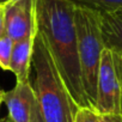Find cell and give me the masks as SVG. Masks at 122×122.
Here are the masks:
<instances>
[{"label":"cell","instance_id":"obj_16","mask_svg":"<svg viewBox=\"0 0 122 122\" xmlns=\"http://www.w3.org/2000/svg\"><path fill=\"white\" fill-rule=\"evenodd\" d=\"M7 116H5V117H0V122H7Z\"/></svg>","mask_w":122,"mask_h":122},{"label":"cell","instance_id":"obj_10","mask_svg":"<svg viewBox=\"0 0 122 122\" xmlns=\"http://www.w3.org/2000/svg\"><path fill=\"white\" fill-rule=\"evenodd\" d=\"M12 47H13V41L6 34H3L0 36V68L4 71H9L10 68Z\"/></svg>","mask_w":122,"mask_h":122},{"label":"cell","instance_id":"obj_12","mask_svg":"<svg viewBox=\"0 0 122 122\" xmlns=\"http://www.w3.org/2000/svg\"><path fill=\"white\" fill-rule=\"evenodd\" d=\"M96 122H122V115H99L97 114Z\"/></svg>","mask_w":122,"mask_h":122},{"label":"cell","instance_id":"obj_6","mask_svg":"<svg viewBox=\"0 0 122 122\" xmlns=\"http://www.w3.org/2000/svg\"><path fill=\"white\" fill-rule=\"evenodd\" d=\"M35 93L30 80L16 81V85L1 93V102L6 105L11 122H30L32 105L35 103Z\"/></svg>","mask_w":122,"mask_h":122},{"label":"cell","instance_id":"obj_13","mask_svg":"<svg viewBox=\"0 0 122 122\" xmlns=\"http://www.w3.org/2000/svg\"><path fill=\"white\" fill-rule=\"evenodd\" d=\"M30 122H44V120H43V117L40 112V109H38L36 101L32 105V110H31V115H30Z\"/></svg>","mask_w":122,"mask_h":122},{"label":"cell","instance_id":"obj_17","mask_svg":"<svg viewBox=\"0 0 122 122\" xmlns=\"http://www.w3.org/2000/svg\"><path fill=\"white\" fill-rule=\"evenodd\" d=\"M1 93H3V90L0 89V108H1V104H3V102H1Z\"/></svg>","mask_w":122,"mask_h":122},{"label":"cell","instance_id":"obj_7","mask_svg":"<svg viewBox=\"0 0 122 122\" xmlns=\"http://www.w3.org/2000/svg\"><path fill=\"white\" fill-rule=\"evenodd\" d=\"M97 13L99 32L104 48L122 54V10Z\"/></svg>","mask_w":122,"mask_h":122},{"label":"cell","instance_id":"obj_3","mask_svg":"<svg viewBox=\"0 0 122 122\" xmlns=\"http://www.w3.org/2000/svg\"><path fill=\"white\" fill-rule=\"evenodd\" d=\"M73 19L83 87L90 105L93 108L101 53L104 49L99 32L98 13L96 11L74 6Z\"/></svg>","mask_w":122,"mask_h":122},{"label":"cell","instance_id":"obj_4","mask_svg":"<svg viewBox=\"0 0 122 122\" xmlns=\"http://www.w3.org/2000/svg\"><path fill=\"white\" fill-rule=\"evenodd\" d=\"M122 54L103 49L96 81L93 109L99 115H121Z\"/></svg>","mask_w":122,"mask_h":122},{"label":"cell","instance_id":"obj_14","mask_svg":"<svg viewBox=\"0 0 122 122\" xmlns=\"http://www.w3.org/2000/svg\"><path fill=\"white\" fill-rule=\"evenodd\" d=\"M5 34L4 31V17H3V5H0V36Z\"/></svg>","mask_w":122,"mask_h":122},{"label":"cell","instance_id":"obj_1","mask_svg":"<svg viewBox=\"0 0 122 122\" xmlns=\"http://www.w3.org/2000/svg\"><path fill=\"white\" fill-rule=\"evenodd\" d=\"M73 15L74 6L68 0H36V28L44 36L72 99L77 107H91L83 87Z\"/></svg>","mask_w":122,"mask_h":122},{"label":"cell","instance_id":"obj_18","mask_svg":"<svg viewBox=\"0 0 122 122\" xmlns=\"http://www.w3.org/2000/svg\"><path fill=\"white\" fill-rule=\"evenodd\" d=\"M7 118H9V117H7ZM7 122H11V121H10V118H9V120H7Z\"/></svg>","mask_w":122,"mask_h":122},{"label":"cell","instance_id":"obj_9","mask_svg":"<svg viewBox=\"0 0 122 122\" xmlns=\"http://www.w3.org/2000/svg\"><path fill=\"white\" fill-rule=\"evenodd\" d=\"M76 7H83L96 12H112L122 10V0H68Z\"/></svg>","mask_w":122,"mask_h":122},{"label":"cell","instance_id":"obj_15","mask_svg":"<svg viewBox=\"0 0 122 122\" xmlns=\"http://www.w3.org/2000/svg\"><path fill=\"white\" fill-rule=\"evenodd\" d=\"M9 1H12V0H0V5H5Z\"/></svg>","mask_w":122,"mask_h":122},{"label":"cell","instance_id":"obj_11","mask_svg":"<svg viewBox=\"0 0 122 122\" xmlns=\"http://www.w3.org/2000/svg\"><path fill=\"white\" fill-rule=\"evenodd\" d=\"M97 112L91 107H77L73 122H96Z\"/></svg>","mask_w":122,"mask_h":122},{"label":"cell","instance_id":"obj_8","mask_svg":"<svg viewBox=\"0 0 122 122\" xmlns=\"http://www.w3.org/2000/svg\"><path fill=\"white\" fill-rule=\"evenodd\" d=\"M34 37H29V38L13 42L9 71L13 72L17 81L29 80Z\"/></svg>","mask_w":122,"mask_h":122},{"label":"cell","instance_id":"obj_5","mask_svg":"<svg viewBox=\"0 0 122 122\" xmlns=\"http://www.w3.org/2000/svg\"><path fill=\"white\" fill-rule=\"evenodd\" d=\"M4 31L13 41L34 37L36 28V0H12L3 5Z\"/></svg>","mask_w":122,"mask_h":122},{"label":"cell","instance_id":"obj_2","mask_svg":"<svg viewBox=\"0 0 122 122\" xmlns=\"http://www.w3.org/2000/svg\"><path fill=\"white\" fill-rule=\"evenodd\" d=\"M31 67V86L44 122H73L77 105L57 71L44 36L38 30L32 43Z\"/></svg>","mask_w":122,"mask_h":122}]
</instances>
